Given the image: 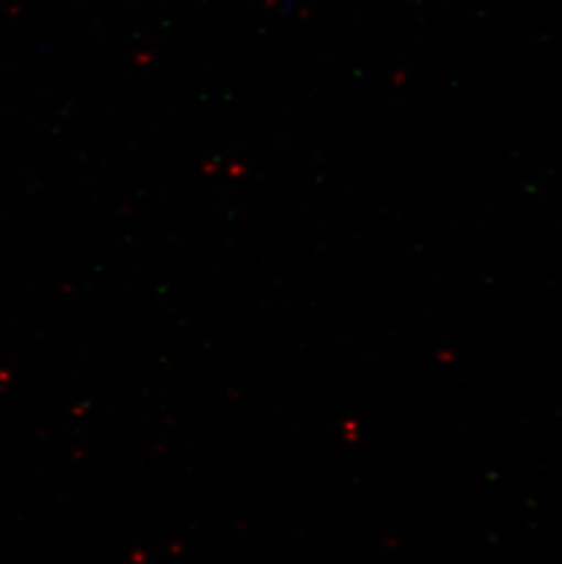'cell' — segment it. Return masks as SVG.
<instances>
[]
</instances>
